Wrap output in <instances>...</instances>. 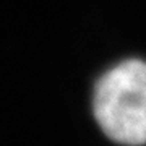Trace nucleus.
I'll return each instance as SVG.
<instances>
[{"instance_id":"f257e3e1","label":"nucleus","mask_w":146,"mask_h":146,"mask_svg":"<svg viewBox=\"0 0 146 146\" xmlns=\"http://www.w3.org/2000/svg\"><path fill=\"white\" fill-rule=\"evenodd\" d=\"M94 119L110 141L146 145V62L128 58L106 72L94 86Z\"/></svg>"}]
</instances>
